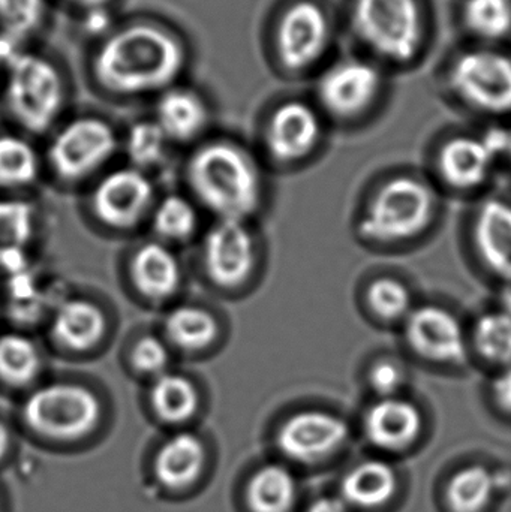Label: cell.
Listing matches in <instances>:
<instances>
[{"label":"cell","instance_id":"obj_38","mask_svg":"<svg viewBox=\"0 0 511 512\" xmlns=\"http://www.w3.org/2000/svg\"><path fill=\"white\" fill-rule=\"evenodd\" d=\"M405 382V372L392 360H378L368 372V384L381 399L395 397Z\"/></svg>","mask_w":511,"mask_h":512},{"label":"cell","instance_id":"obj_11","mask_svg":"<svg viewBox=\"0 0 511 512\" xmlns=\"http://www.w3.org/2000/svg\"><path fill=\"white\" fill-rule=\"evenodd\" d=\"M405 342L417 357L455 366L467 360L468 342L459 319L444 307L426 304L405 319Z\"/></svg>","mask_w":511,"mask_h":512},{"label":"cell","instance_id":"obj_27","mask_svg":"<svg viewBox=\"0 0 511 512\" xmlns=\"http://www.w3.org/2000/svg\"><path fill=\"white\" fill-rule=\"evenodd\" d=\"M296 498V478L284 466L260 469L246 489V501L252 512H290Z\"/></svg>","mask_w":511,"mask_h":512},{"label":"cell","instance_id":"obj_15","mask_svg":"<svg viewBox=\"0 0 511 512\" xmlns=\"http://www.w3.org/2000/svg\"><path fill=\"white\" fill-rule=\"evenodd\" d=\"M153 200L152 183L137 168L105 176L93 192L95 215L114 228H132L146 216Z\"/></svg>","mask_w":511,"mask_h":512},{"label":"cell","instance_id":"obj_28","mask_svg":"<svg viewBox=\"0 0 511 512\" xmlns=\"http://www.w3.org/2000/svg\"><path fill=\"white\" fill-rule=\"evenodd\" d=\"M497 480L485 466H470L453 475L447 502L453 512H482L494 496Z\"/></svg>","mask_w":511,"mask_h":512},{"label":"cell","instance_id":"obj_6","mask_svg":"<svg viewBox=\"0 0 511 512\" xmlns=\"http://www.w3.org/2000/svg\"><path fill=\"white\" fill-rule=\"evenodd\" d=\"M101 403L75 384H50L27 397L23 418L27 426L54 441H77L90 435L101 420Z\"/></svg>","mask_w":511,"mask_h":512},{"label":"cell","instance_id":"obj_29","mask_svg":"<svg viewBox=\"0 0 511 512\" xmlns=\"http://www.w3.org/2000/svg\"><path fill=\"white\" fill-rule=\"evenodd\" d=\"M477 355L498 370L511 366V318L501 310L483 313L473 328Z\"/></svg>","mask_w":511,"mask_h":512},{"label":"cell","instance_id":"obj_32","mask_svg":"<svg viewBox=\"0 0 511 512\" xmlns=\"http://www.w3.org/2000/svg\"><path fill=\"white\" fill-rule=\"evenodd\" d=\"M38 176V158L27 141L0 135V188H23Z\"/></svg>","mask_w":511,"mask_h":512},{"label":"cell","instance_id":"obj_7","mask_svg":"<svg viewBox=\"0 0 511 512\" xmlns=\"http://www.w3.org/2000/svg\"><path fill=\"white\" fill-rule=\"evenodd\" d=\"M452 92L462 102L491 116L511 113V59L492 50H470L450 66Z\"/></svg>","mask_w":511,"mask_h":512},{"label":"cell","instance_id":"obj_5","mask_svg":"<svg viewBox=\"0 0 511 512\" xmlns=\"http://www.w3.org/2000/svg\"><path fill=\"white\" fill-rule=\"evenodd\" d=\"M6 69L5 104L12 119L32 134L47 131L63 104L56 66L44 57L20 53Z\"/></svg>","mask_w":511,"mask_h":512},{"label":"cell","instance_id":"obj_23","mask_svg":"<svg viewBox=\"0 0 511 512\" xmlns=\"http://www.w3.org/2000/svg\"><path fill=\"white\" fill-rule=\"evenodd\" d=\"M398 490V477L392 466L369 460L347 472L341 484L342 499L353 507L374 510L383 507Z\"/></svg>","mask_w":511,"mask_h":512},{"label":"cell","instance_id":"obj_4","mask_svg":"<svg viewBox=\"0 0 511 512\" xmlns=\"http://www.w3.org/2000/svg\"><path fill=\"white\" fill-rule=\"evenodd\" d=\"M351 23L360 41L390 62H411L425 39L419 0H353Z\"/></svg>","mask_w":511,"mask_h":512},{"label":"cell","instance_id":"obj_39","mask_svg":"<svg viewBox=\"0 0 511 512\" xmlns=\"http://www.w3.org/2000/svg\"><path fill=\"white\" fill-rule=\"evenodd\" d=\"M491 396L495 406L511 417V366L498 370L492 381Z\"/></svg>","mask_w":511,"mask_h":512},{"label":"cell","instance_id":"obj_44","mask_svg":"<svg viewBox=\"0 0 511 512\" xmlns=\"http://www.w3.org/2000/svg\"><path fill=\"white\" fill-rule=\"evenodd\" d=\"M68 2L81 6V8L89 9V11H95V9L104 8L111 0H68Z\"/></svg>","mask_w":511,"mask_h":512},{"label":"cell","instance_id":"obj_16","mask_svg":"<svg viewBox=\"0 0 511 512\" xmlns=\"http://www.w3.org/2000/svg\"><path fill=\"white\" fill-rule=\"evenodd\" d=\"M363 427L372 445L398 453L411 447L422 433V412L410 400L386 397L368 409Z\"/></svg>","mask_w":511,"mask_h":512},{"label":"cell","instance_id":"obj_37","mask_svg":"<svg viewBox=\"0 0 511 512\" xmlns=\"http://www.w3.org/2000/svg\"><path fill=\"white\" fill-rule=\"evenodd\" d=\"M132 366L144 375H162L168 364V349L161 339L144 336L131 352Z\"/></svg>","mask_w":511,"mask_h":512},{"label":"cell","instance_id":"obj_21","mask_svg":"<svg viewBox=\"0 0 511 512\" xmlns=\"http://www.w3.org/2000/svg\"><path fill=\"white\" fill-rule=\"evenodd\" d=\"M107 330L104 312L86 300L60 304L51 321V334L63 348L84 352L98 345Z\"/></svg>","mask_w":511,"mask_h":512},{"label":"cell","instance_id":"obj_1","mask_svg":"<svg viewBox=\"0 0 511 512\" xmlns=\"http://www.w3.org/2000/svg\"><path fill=\"white\" fill-rule=\"evenodd\" d=\"M182 42L159 26L132 24L108 36L93 59V77L116 95L170 89L185 66Z\"/></svg>","mask_w":511,"mask_h":512},{"label":"cell","instance_id":"obj_10","mask_svg":"<svg viewBox=\"0 0 511 512\" xmlns=\"http://www.w3.org/2000/svg\"><path fill=\"white\" fill-rule=\"evenodd\" d=\"M380 71L365 60L348 59L336 63L318 81V99L330 116L341 120L356 119L380 96Z\"/></svg>","mask_w":511,"mask_h":512},{"label":"cell","instance_id":"obj_14","mask_svg":"<svg viewBox=\"0 0 511 512\" xmlns=\"http://www.w3.org/2000/svg\"><path fill=\"white\" fill-rule=\"evenodd\" d=\"M321 135L323 125L317 111L305 102L288 101L269 117L264 143L279 164H297L315 152Z\"/></svg>","mask_w":511,"mask_h":512},{"label":"cell","instance_id":"obj_13","mask_svg":"<svg viewBox=\"0 0 511 512\" xmlns=\"http://www.w3.org/2000/svg\"><path fill=\"white\" fill-rule=\"evenodd\" d=\"M350 430L338 415L324 411H302L279 427L276 444L288 459L315 463L338 453Z\"/></svg>","mask_w":511,"mask_h":512},{"label":"cell","instance_id":"obj_24","mask_svg":"<svg viewBox=\"0 0 511 512\" xmlns=\"http://www.w3.org/2000/svg\"><path fill=\"white\" fill-rule=\"evenodd\" d=\"M35 230L33 207L23 200H0V267L23 270Z\"/></svg>","mask_w":511,"mask_h":512},{"label":"cell","instance_id":"obj_33","mask_svg":"<svg viewBox=\"0 0 511 512\" xmlns=\"http://www.w3.org/2000/svg\"><path fill=\"white\" fill-rule=\"evenodd\" d=\"M366 304L375 318L395 322L407 319L413 310L410 289L395 277H378L365 292Z\"/></svg>","mask_w":511,"mask_h":512},{"label":"cell","instance_id":"obj_20","mask_svg":"<svg viewBox=\"0 0 511 512\" xmlns=\"http://www.w3.org/2000/svg\"><path fill=\"white\" fill-rule=\"evenodd\" d=\"M156 123L168 140H194L206 129L209 110L198 93L183 87H170L156 105Z\"/></svg>","mask_w":511,"mask_h":512},{"label":"cell","instance_id":"obj_34","mask_svg":"<svg viewBox=\"0 0 511 512\" xmlns=\"http://www.w3.org/2000/svg\"><path fill=\"white\" fill-rule=\"evenodd\" d=\"M197 225V210L186 198L170 195L156 207L153 227L162 239L183 242L195 233Z\"/></svg>","mask_w":511,"mask_h":512},{"label":"cell","instance_id":"obj_26","mask_svg":"<svg viewBox=\"0 0 511 512\" xmlns=\"http://www.w3.org/2000/svg\"><path fill=\"white\" fill-rule=\"evenodd\" d=\"M153 411L168 424L191 420L200 408V394L191 379L177 373H162L150 390Z\"/></svg>","mask_w":511,"mask_h":512},{"label":"cell","instance_id":"obj_18","mask_svg":"<svg viewBox=\"0 0 511 512\" xmlns=\"http://www.w3.org/2000/svg\"><path fill=\"white\" fill-rule=\"evenodd\" d=\"M497 161L482 137H455L441 147L437 165L450 188L473 191L485 185Z\"/></svg>","mask_w":511,"mask_h":512},{"label":"cell","instance_id":"obj_30","mask_svg":"<svg viewBox=\"0 0 511 512\" xmlns=\"http://www.w3.org/2000/svg\"><path fill=\"white\" fill-rule=\"evenodd\" d=\"M41 369V357L32 340L17 333L0 336V379L12 387L30 384Z\"/></svg>","mask_w":511,"mask_h":512},{"label":"cell","instance_id":"obj_8","mask_svg":"<svg viewBox=\"0 0 511 512\" xmlns=\"http://www.w3.org/2000/svg\"><path fill=\"white\" fill-rule=\"evenodd\" d=\"M329 17L318 3L300 0L285 9L276 27V54L288 71H305L320 62L330 44Z\"/></svg>","mask_w":511,"mask_h":512},{"label":"cell","instance_id":"obj_12","mask_svg":"<svg viewBox=\"0 0 511 512\" xmlns=\"http://www.w3.org/2000/svg\"><path fill=\"white\" fill-rule=\"evenodd\" d=\"M203 262L207 276L219 288L245 285L257 265V246L245 222L218 221L204 240Z\"/></svg>","mask_w":511,"mask_h":512},{"label":"cell","instance_id":"obj_43","mask_svg":"<svg viewBox=\"0 0 511 512\" xmlns=\"http://www.w3.org/2000/svg\"><path fill=\"white\" fill-rule=\"evenodd\" d=\"M9 447H11V436H9L5 424L0 423V462L8 454Z\"/></svg>","mask_w":511,"mask_h":512},{"label":"cell","instance_id":"obj_41","mask_svg":"<svg viewBox=\"0 0 511 512\" xmlns=\"http://www.w3.org/2000/svg\"><path fill=\"white\" fill-rule=\"evenodd\" d=\"M20 53L17 39L0 32V65L8 66Z\"/></svg>","mask_w":511,"mask_h":512},{"label":"cell","instance_id":"obj_45","mask_svg":"<svg viewBox=\"0 0 511 512\" xmlns=\"http://www.w3.org/2000/svg\"><path fill=\"white\" fill-rule=\"evenodd\" d=\"M510 134H511V131H510ZM509 158H510V161H511V140H510Z\"/></svg>","mask_w":511,"mask_h":512},{"label":"cell","instance_id":"obj_31","mask_svg":"<svg viewBox=\"0 0 511 512\" xmlns=\"http://www.w3.org/2000/svg\"><path fill=\"white\" fill-rule=\"evenodd\" d=\"M462 20L483 41H500L511 33V0H465Z\"/></svg>","mask_w":511,"mask_h":512},{"label":"cell","instance_id":"obj_40","mask_svg":"<svg viewBox=\"0 0 511 512\" xmlns=\"http://www.w3.org/2000/svg\"><path fill=\"white\" fill-rule=\"evenodd\" d=\"M308 512H348V504L342 498L324 496L311 504Z\"/></svg>","mask_w":511,"mask_h":512},{"label":"cell","instance_id":"obj_19","mask_svg":"<svg viewBox=\"0 0 511 512\" xmlns=\"http://www.w3.org/2000/svg\"><path fill=\"white\" fill-rule=\"evenodd\" d=\"M131 279L144 297L162 301L173 297L179 289L182 271L170 249L159 243H147L132 258Z\"/></svg>","mask_w":511,"mask_h":512},{"label":"cell","instance_id":"obj_25","mask_svg":"<svg viewBox=\"0 0 511 512\" xmlns=\"http://www.w3.org/2000/svg\"><path fill=\"white\" fill-rule=\"evenodd\" d=\"M165 336L182 351L200 352L218 339L219 324L209 310L185 304L168 313Z\"/></svg>","mask_w":511,"mask_h":512},{"label":"cell","instance_id":"obj_22","mask_svg":"<svg viewBox=\"0 0 511 512\" xmlns=\"http://www.w3.org/2000/svg\"><path fill=\"white\" fill-rule=\"evenodd\" d=\"M204 463L206 450L201 439L192 433H177L159 448L155 475L168 489H186L201 477Z\"/></svg>","mask_w":511,"mask_h":512},{"label":"cell","instance_id":"obj_9","mask_svg":"<svg viewBox=\"0 0 511 512\" xmlns=\"http://www.w3.org/2000/svg\"><path fill=\"white\" fill-rule=\"evenodd\" d=\"M116 135L108 123L84 117L68 123L51 141V167L66 180H77L98 170L116 150Z\"/></svg>","mask_w":511,"mask_h":512},{"label":"cell","instance_id":"obj_17","mask_svg":"<svg viewBox=\"0 0 511 512\" xmlns=\"http://www.w3.org/2000/svg\"><path fill=\"white\" fill-rule=\"evenodd\" d=\"M477 255L504 283L511 282V204L500 198L483 201L473 224Z\"/></svg>","mask_w":511,"mask_h":512},{"label":"cell","instance_id":"obj_36","mask_svg":"<svg viewBox=\"0 0 511 512\" xmlns=\"http://www.w3.org/2000/svg\"><path fill=\"white\" fill-rule=\"evenodd\" d=\"M45 14V0H0V32L21 39L32 35Z\"/></svg>","mask_w":511,"mask_h":512},{"label":"cell","instance_id":"obj_35","mask_svg":"<svg viewBox=\"0 0 511 512\" xmlns=\"http://www.w3.org/2000/svg\"><path fill=\"white\" fill-rule=\"evenodd\" d=\"M167 140L156 122H140L132 126L126 138V153L134 168L141 170L159 164L164 158Z\"/></svg>","mask_w":511,"mask_h":512},{"label":"cell","instance_id":"obj_42","mask_svg":"<svg viewBox=\"0 0 511 512\" xmlns=\"http://www.w3.org/2000/svg\"><path fill=\"white\" fill-rule=\"evenodd\" d=\"M500 310L511 318V282L504 283L500 294Z\"/></svg>","mask_w":511,"mask_h":512},{"label":"cell","instance_id":"obj_2","mask_svg":"<svg viewBox=\"0 0 511 512\" xmlns=\"http://www.w3.org/2000/svg\"><path fill=\"white\" fill-rule=\"evenodd\" d=\"M186 174L195 197L219 221L246 222L260 209V170L249 153L236 144H206L192 155Z\"/></svg>","mask_w":511,"mask_h":512},{"label":"cell","instance_id":"obj_3","mask_svg":"<svg viewBox=\"0 0 511 512\" xmlns=\"http://www.w3.org/2000/svg\"><path fill=\"white\" fill-rule=\"evenodd\" d=\"M437 198L428 183L410 176L387 180L366 204L359 221L363 240L401 245L422 236L434 221Z\"/></svg>","mask_w":511,"mask_h":512}]
</instances>
